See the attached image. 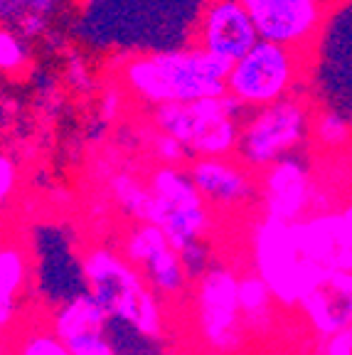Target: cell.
Wrapping results in <instances>:
<instances>
[{"label": "cell", "mask_w": 352, "mask_h": 355, "mask_svg": "<svg viewBox=\"0 0 352 355\" xmlns=\"http://www.w3.org/2000/svg\"><path fill=\"white\" fill-rule=\"evenodd\" d=\"M231 62L195 44L190 50L133 55L118 67V82L128 94L150 106L187 104L227 92Z\"/></svg>", "instance_id": "6da1fadb"}, {"label": "cell", "mask_w": 352, "mask_h": 355, "mask_svg": "<svg viewBox=\"0 0 352 355\" xmlns=\"http://www.w3.org/2000/svg\"><path fill=\"white\" fill-rule=\"evenodd\" d=\"M84 279L109 318L128 323L146 338H158L163 309L136 264L111 250H91L84 257Z\"/></svg>", "instance_id": "7a4b0ae2"}, {"label": "cell", "mask_w": 352, "mask_h": 355, "mask_svg": "<svg viewBox=\"0 0 352 355\" xmlns=\"http://www.w3.org/2000/svg\"><path fill=\"white\" fill-rule=\"evenodd\" d=\"M244 106L231 94L207 96L187 104H163L153 109V123L185 144L197 158L231 155L239 150Z\"/></svg>", "instance_id": "3957f363"}, {"label": "cell", "mask_w": 352, "mask_h": 355, "mask_svg": "<svg viewBox=\"0 0 352 355\" xmlns=\"http://www.w3.org/2000/svg\"><path fill=\"white\" fill-rule=\"evenodd\" d=\"M252 254L254 269L269 284L276 304L286 309L301 306L306 294L325 274L303 257L293 232V222L276 220L269 215H264V220L256 222L254 227Z\"/></svg>", "instance_id": "277c9868"}, {"label": "cell", "mask_w": 352, "mask_h": 355, "mask_svg": "<svg viewBox=\"0 0 352 355\" xmlns=\"http://www.w3.org/2000/svg\"><path fill=\"white\" fill-rule=\"evenodd\" d=\"M306 69V55L286 44L259 40L252 50L231 64L227 94L244 109H259L291 96Z\"/></svg>", "instance_id": "5b68a950"}, {"label": "cell", "mask_w": 352, "mask_h": 355, "mask_svg": "<svg viewBox=\"0 0 352 355\" xmlns=\"http://www.w3.org/2000/svg\"><path fill=\"white\" fill-rule=\"evenodd\" d=\"M310 123L313 121L308 104L293 94L274 104L252 109V114L242 121V139H239V155L244 166L266 171L306 141Z\"/></svg>", "instance_id": "8992f818"}, {"label": "cell", "mask_w": 352, "mask_h": 355, "mask_svg": "<svg viewBox=\"0 0 352 355\" xmlns=\"http://www.w3.org/2000/svg\"><path fill=\"white\" fill-rule=\"evenodd\" d=\"M200 331L209 348L231 353L242 345L244 316L239 306V277L229 269H204L197 288Z\"/></svg>", "instance_id": "52a82bcc"}, {"label": "cell", "mask_w": 352, "mask_h": 355, "mask_svg": "<svg viewBox=\"0 0 352 355\" xmlns=\"http://www.w3.org/2000/svg\"><path fill=\"white\" fill-rule=\"evenodd\" d=\"M261 40L306 50L325 22L323 0H242Z\"/></svg>", "instance_id": "ba28073f"}, {"label": "cell", "mask_w": 352, "mask_h": 355, "mask_svg": "<svg viewBox=\"0 0 352 355\" xmlns=\"http://www.w3.org/2000/svg\"><path fill=\"white\" fill-rule=\"evenodd\" d=\"M259 40V30L242 0H209L195 33V44L231 64L242 60Z\"/></svg>", "instance_id": "9c48e42d"}, {"label": "cell", "mask_w": 352, "mask_h": 355, "mask_svg": "<svg viewBox=\"0 0 352 355\" xmlns=\"http://www.w3.org/2000/svg\"><path fill=\"white\" fill-rule=\"evenodd\" d=\"M315 198V183L308 166L296 155H283L261 175V207L264 215L296 222L306 217Z\"/></svg>", "instance_id": "30bf717a"}, {"label": "cell", "mask_w": 352, "mask_h": 355, "mask_svg": "<svg viewBox=\"0 0 352 355\" xmlns=\"http://www.w3.org/2000/svg\"><path fill=\"white\" fill-rule=\"evenodd\" d=\"M298 309L320 336L352 326V272L333 269L315 282Z\"/></svg>", "instance_id": "8fae6325"}, {"label": "cell", "mask_w": 352, "mask_h": 355, "mask_svg": "<svg viewBox=\"0 0 352 355\" xmlns=\"http://www.w3.org/2000/svg\"><path fill=\"white\" fill-rule=\"evenodd\" d=\"M195 185L200 188L207 202H215L217 207H237L254 198L256 185L247 168L231 163L227 155L215 158H197L190 168Z\"/></svg>", "instance_id": "7c38bea8"}, {"label": "cell", "mask_w": 352, "mask_h": 355, "mask_svg": "<svg viewBox=\"0 0 352 355\" xmlns=\"http://www.w3.org/2000/svg\"><path fill=\"white\" fill-rule=\"evenodd\" d=\"M153 225L163 227L177 252L197 242L209 227V215L204 202H166L155 198Z\"/></svg>", "instance_id": "4fadbf2b"}, {"label": "cell", "mask_w": 352, "mask_h": 355, "mask_svg": "<svg viewBox=\"0 0 352 355\" xmlns=\"http://www.w3.org/2000/svg\"><path fill=\"white\" fill-rule=\"evenodd\" d=\"M106 321H109V313L104 311V306L94 299L91 291H87L55 311L52 331L69 345L72 340L87 338V336H101Z\"/></svg>", "instance_id": "5bb4252c"}, {"label": "cell", "mask_w": 352, "mask_h": 355, "mask_svg": "<svg viewBox=\"0 0 352 355\" xmlns=\"http://www.w3.org/2000/svg\"><path fill=\"white\" fill-rule=\"evenodd\" d=\"M274 294L259 272L239 277V306L244 326L254 333H266L274 323Z\"/></svg>", "instance_id": "9a60e30c"}, {"label": "cell", "mask_w": 352, "mask_h": 355, "mask_svg": "<svg viewBox=\"0 0 352 355\" xmlns=\"http://www.w3.org/2000/svg\"><path fill=\"white\" fill-rule=\"evenodd\" d=\"M25 254L20 247L6 244L0 252V326L8 328L15 316V299L25 284Z\"/></svg>", "instance_id": "2e32d148"}, {"label": "cell", "mask_w": 352, "mask_h": 355, "mask_svg": "<svg viewBox=\"0 0 352 355\" xmlns=\"http://www.w3.org/2000/svg\"><path fill=\"white\" fill-rule=\"evenodd\" d=\"M141 269H143L148 284L158 294L173 296L185 286V277H187L185 261H182V254L173 244H168V247H163L160 252H155Z\"/></svg>", "instance_id": "e0dca14e"}, {"label": "cell", "mask_w": 352, "mask_h": 355, "mask_svg": "<svg viewBox=\"0 0 352 355\" xmlns=\"http://www.w3.org/2000/svg\"><path fill=\"white\" fill-rule=\"evenodd\" d=\"M111 195L138 222H153L155 195L150 185H143L138 178L128 175V173H118L111 178Z\"/></svg>", "instance_id": "ac0fdd59"}, {"label": "cell", "mask_w": 352, "mask_h": 355, "mask_svg": "<svg viewBox=\"0 0 352 355\" xmlns=\"http://www.w3.org/2000/svg\"><path fill=\"white\" fill-rule=\"evenodd\" d=\"M168 244H170V239L163 232V227H158L153 222H141L138 227L131 230V234L123 242V257L141 269L155 252H160Z\"/></svg>", "instance_id": "d6986e66"}, {"label": "cell", "mask_w": 352, "mask_h": 355, "mask_svg": "<svg viewBox=\"0 0 352 355\" xmlns=\"http://www.w3.org/2000/svg\"><path fill=\"white\" fill-rule=\"evenodd\" d=\"M57 0H22L20 10L12 15V20L8 22V28H12L15 33H20L22 37H37L47 30L50 17L55 12Z\"/></svg>", "instance_id": "ffe728a7"}, {"label": "cell", "mask_w": 352, "mask_h": 355, "mask_svg": "<svg viewBox=\"0 0 352 355\" xmlns=\"http://www.w3.org/2000/svg\"><path fill=\"white\" fill-rule=\"evenodd\" d=\"M28 37H22L12 28L0 30V69L6 77H20L30 67V50H28Z\"/></svg>", "instance_id": "44dd1931"}, {"label": "cell", "mask_w": 352, "mask_h": 355, "mask_svg": "<svg viewBox=\"0 0 352 355\" xmlns=\"http://www.w3.org/2000/svg\"><path fill=\"white\" fill-rule=\"evenodd\" d=\"M310 131H313L315 144L323 146V148H342L352 136L350 121L340 116L337 111H320L310 123Z\"/></svg>", "instance_id": "7402d4cb"}, {"label": "cell", "mask_w": 352, "mask_h": 355, "mask_svg": "<svg viewBox=\"0 0 352 355\" xmlns=\"http://www.w3.org/2000/svg\"><path fill=\"white\" fill-rule=\"evenodd\" d=\"M17 355H74L72 348L55 331H35L25 336Z\"/></svg>", "instance_id": "603a6c76"}, {"label": "cell", "mask_w": 352, "mask_h": 355, "mask_svg": "<svg viewBox=\"0 0 352 355\" xmlns=\"http://www.w3.org/2000/svg\"><path fill=\"white\" fill-rule=\"evenodd\" d=\"M153 150H155V155H158V161L166 163V166H177V163L185 161V155L190 153L182 141H177L175 136H170V133H166V131H160L158 136H155Z\"/></svg>", "instance_id": "cb8c5ba5"}, {"label": "cell", "mask_w": 352, "mask_h": 355, "mask_svg": "<svg viewBox=\"0 0 352 355\" xmlns=\"http://www.w3.org/2000/svg\"><path fill=\"white\" fill-rule=\"evenodd\" d=\"M20 173H17V163L12 161L10 155H0V200L8 202L12 195V190L17 188Z\"/></svg>", "instance_id": "d4e9b609"}, {"label": "cell", "mask_w": 352, "mask_h": 355, "mask_svg": "<svg viewBox=\"0 0 352 355\" xmlns=\"http://www.w3.org/2000/svg\"><path fill=\"white\" fill-rule=\"evenodd\" d=\"M74 355H116L111 343L104 338V333L101 336H87V338H79L69 343Z\"/></svg>", "instance_id": "484cf974"}, {"label": "cell", "mask_w": 352, "mask_h": 355, "mask_svg": "<svg viewBox=\"0 0 352 355\" xmlns=\"http://www.w3.org/2000/svg\"><path fill=\"white\" fill-rule=\"evenodd\" d=\"M323 355H352V326L325 336Z\"/></svg>", "instance_id": "4316f807"}, {"label": "cell", "mask_w": 352, "mask_h": 355, "mask_svg": "<svg viewBox=\"0 0 352 355\" xmlns=\"http://www.w3.org/2000/svg\"><path fill=\"white\" fill-rule=\"evenodd\" d=\"M180 254H182V261H185V269L190 274L200 272V269L204 266V261H207V252H204V247L200 244V239L190 244V247H185Z\"/></svg>", "instance_id": "83f0119b"}, {"label": "cell", "mask_w": 352, "mask_h": 355, "mask_svg": "<svg viewBox=\"0 0 352 355\" xmlns=\"http://www.w3.org/2000/svg\"><path fill=\"white\" fill-rule=\"evenodd\" d=\"M116 114H118V101H116L114 92H109V94L104 96V116L106 119H114Z\"/></svg>", "instance_id": "f1b7e54d"}, {"label": "cell", "mask_w": 352, "mask_h": 355, "mask_svg": "<svg viewBox=\"0 0 352 355\" xmlns=\"http://www.w3.org/2000/svg\"><path fill=\"white\" fill-rule=\"evenodd\" d=\"M342 217H345V220H347V225H350V227H352V200H350V202H347V205L345 207H342Z\"/></svg>", "instance_id": "f546056e"}]
</instances>
